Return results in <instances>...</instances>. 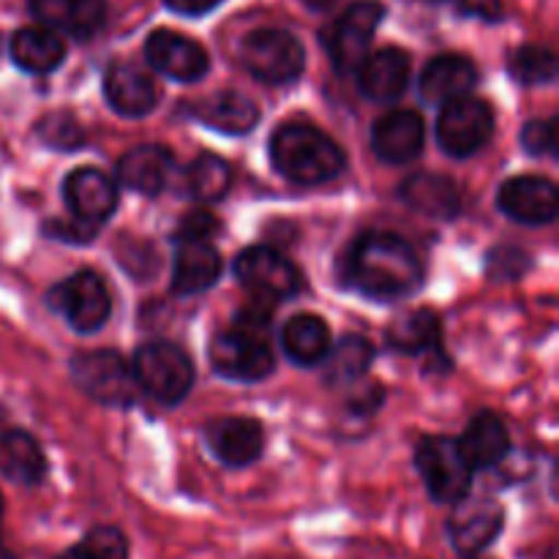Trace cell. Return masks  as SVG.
Segmentation results:
<instances>
[{
    "mask_svg": "<svg viewBox=\"0 0 559 559\" xmlns=\"http://www.w3.org/2000/svg\"><path fill=\"white\" fill-rule=\"evenodd\" d=\"M344 284L371 300H399L424 284V262L391 233H366L344 257Z\"/></svg>",
    "mask_w": 559,
    "mask_h": 559,
    "instance_id": "1",
    "label": "cell"
},
{
    "mask_svg": "<svg viewBox=\"0 0 559 559\" xmlns=\"http://www.w3.org/2000/svg\"><path fill=\"white\" fill-rule=\"evenodd\" d=\"M271 162L287 180L320 186L344 173V151L314 126L287 123L271 136Z\"/></svg>",
    "mask_w": 559,
    "mask_h": 559,
    "instance_id": "2",
    "label": "cell"
},
{
    "mask_svg": "<svg viewBox=\"0 0 559 559\" xmlns=\"http://www.w3.org/2000/svg\"><path fill=\"white\" fill-rule=\"evenodd\" d=\"M131 371H134L140 391L167 407L183 402L194 385V364L178 344L169 342L142 344L136 349Z\"/></svg>",
    "mask_w": 559,
    "mask_h": 559,
    "instance_id": "3",
    "label": "cell"
},
{
    "mask_svg": "<svg viewBox=\"0 0 559 559\" xmlns=\"http://www.w3.org/2000/svg\"><path fill=\"white\" fill-rule=\"evenodd\" d=\"M71 377L82 393L104 407L126 409L140 399V385L131 366L112 349H91L71 358Z\"/></svg>",
    "mask_w": 559,
    "mask_h": 559,
    "instance_id": "4",
    "label": "cell"
},
{
    "mask_svg": "<svg viewBox=\"0 0 559 559\" xmlns=\"http://www.w3.org/2000/svg\"><path fill=\"white\" fill-rule=\"evenodd\" d=\"M240 60L265 85H287L304 74V44L282 27H260L240 44Z\"/></svg>",
    "mask_w": 559,
    "mask_h": 559,
    "instance_id": "5",
    "label": "cell"
},
{
    "mask_svg": "<svg viewBox=\"0 0 559 559\" xmlns=\"http://www.w3.org/2000/svg\"><path fill=\"white\" fill-rule=\"evenodd\" d=\"M415 464H418L426 491L435 502L453 506L469 495L475 469L469 467L467 459L459 451V442L451 437L437 435L420 440L418 451H415Z\"/></svg>",
    "mask_w": 559,
    "mask_h": 559,
    "instance_id": "6",
    "label": "cell"
},
{
    "mask_svg": "<svg viewBox=\"0 0 559 559\" xmlns=\"http://www.w3.org/2000/svg\"><path fill=\"white\" fill-rule=\"evenodd\" d=\"M52 311H58L76 333L102 331L112 314V295L107 282L96 271H80L49 289L47 295Z\"/></svg>",
    "mask_w": 559,
    "mask_h": 559,
    "instance_id": "7",
    "label": "cell"
},
{
    "mask_svg": "<svg viewBox=\"0 0 559 559\" xmlns=\"http://www.w3.org/2000/svg\"><path fill=\"white\" fill-rule=\"evenodd\" d=\"M211 366L224 380L260 382L273 371V349L267 336L233 325L211 342Z\"/></svg>",
    "mask_w": 559,
    "mask_h": 559,
    "instance_id": "8",
    "label": "cell"
},
{
    "mask_svg": "<svg viewBox=\"0 0 559 559\" xmlns=\"http://www.w3.org/2000/svg\"><path fill=\"white\" fill-rule=\"evenodd\" d=\"M495 134V112L486 102L462 96L456 102L442 104L437 118V142L448 156L467 158L478 153Z\"/></svg>",
    "mask_w": 559,
    "mask_h": 559,
    "instance_id": "9",
    "label": "cell"
},
{
    "mask_svg": "<svg viewBox=\"0 0 559 559\" xmlns=\"http://www.w3.org/2000/svg\"><path fill=\"white\" fill-rule=\"evenodd\" d=\"M235 276L251 293V298L282 304L300 289V273L287 257L271 246H251L235 260Z\"/></svg>",
    "mask_w": 559,
    "mask_h": 559,
    "instance_id": "10",
    "label": "cell"
},
{
    "mask_svg": "<svg viewBox=\"0 0 559 559\" xmlns=\"http://www.w3.org/2000/svg\"><path fill=\"white\" fill-rule=\"evenodd\" d=\"M382 16H385V9L377 0H358L338 16L328 36V49H331L333 66L342 74L358 71V66L364 63Z\"/></svg>",
    "mask_w": 559,
    "mask_h": 559,
    "instance_id": "11",
    "label": "cell"
},
{
    "mask_svg": "<svg viewBox=\"0 0 559 559\" xmlns=\"http://www.w3.org/2000/svg\"><path fill=\"white\" fill-rule=\"evenodd\" d=\"M502 524H506V513L495 500L467 495L453 502L448 535H451V544L459 555L478 557L480 551H486L500 538Z\"/></svg>",
    "mask_w": 559,
    "mask_h": 559,
    "instance_id": "12",
    "label": "cell"
},
{
    "mask_svg": "<svg viewBox=\"0 0 559 559\" xmlns=\"http://www.w3.org/2000/svg\"><path fill=\"white\" fill-rule=\"evenodd\" d=\"M145 58L158 74L175 82H197L211 69L205 47L175 31H153L145 41Z\"/></svg>",
    "mask_w": 559,
    "mask_h": 559,
    "instance_id": "13",
    "label": "cell"
},
{
    "mask_svg": "<svg viewBox=\"0 0 559 559\" xmlns=\"http://www.w3.org/2000/svg\"><path fill=\"white\" fill-rule=\"evenodd\" d=\"M497 205L513 222L538 227V224H549L557 218L559 194L551 180L538 178V175H522V178H511L502 183Z\"/></svg>",
    "mask_w": 559,
    "mask_h": 559,
    "instance_id": "14",
    "label": "cell"
},
{
    "mask_svg": "<svg viewBox=\"0 0 559 559\" xmlns=\"http://www.w3.org/2000/svg\"><path fill=\"white\" fill-rule=\"evenodd\" d=\"M63 200L76 222L96 227L118 207V186L102 169L80 167L63 180Z\"/></svg>",
    "mask_w": 559,
    "mask_h": 559,
    "instance_id": "15",
    "label": "cell"
},
{
    "mask_svg": "<svg viewBox=\"0 0 559 559\" xmlns=\"http://www.w3.org/2000/svg\"><path fill=\"white\" fill-rule=\"evenodd\" d=\"M104 96H107L109 107L123 118H142L156 107L158 87L151 71L129 63V60H118L109 66L107 76H104Z\"/></svg>",
    "mask_w": 559,
    "mask_h": 559,
    "instance_id": "16",
    "label": "cell"
},
{
    "mask_svg": "<svg viewBox=\"0 0 559 559\" xmlns=\"http://www.w3.org/2000/svg\"><path fill=\"white\" fill-rule=\"evenodd\" d=\"M426 142L424 118L413 109H393L371 129V147L385 164H409L420 156Z\"/></svg>",
    "mask_w": 559,
    "mask_h": 559,
    "instance_id": "17",
    "label": "cell"
},
{
    "mask_svg": "<svg viewBox=\"0 0 559 559\" xmlns=\"http://www.w3.org/2000/svg\"><path fill=\"white\" fill-rule=\"evenodd\" d=\"M409 55L399 47H382L358 66V87L369 102L393 104L409 85Z\"/></svg>",
    "mask_w": 559,
    "mask_h": 559,
    "instance_id": "18",
    "label": "cell"
},
{
    "mask_svg": "<svg viewBox=\"0 0 559 559\" xmlns=\"http://www.w3.org/2000/svg\"><path fill=\"white\" fill-rule=\"evenodd\" d=\"M213 456L227 467H249L262 456L265 435L254 418H218L205 431Z\"/></svg>",
    "mask_w": 559,
    "mask_h": 559,
    "instance_id": "19",
    "label": "cell"
},
{
    "mask_svg": "<svg viewBox=\"0 0 559 559\" xmlns=\"http://www.w3.org/2000/svg\"><path fill=\"white\" fill-rule=\"evenodd\" d=\"M478 85V69L464 55H440L420 74V98L426 104H448L469 96Z\"/></svg>",
    "mask_w": 559,
    "mask_h": 559,
    "instance_id": "20",
    "label": "cell"
},
{
    "mask_svg": "<svg viewBox=\"0 0 559 559\" xmlns=\"http://www.w3.org/2000/svg\"><path fill=\"white\" fill-rule=\"evenodd\" d=\"M31 11L49 31L91 38L93 33L102 31L107 3L104 0H31Z\"/></svg>",
    "mask_w": 559,
    "mask_h": 559,
    "instance_id": "21",
    "label": "cell"
},
{
    "mask_svg": "<svg viewBox=\"0 0 559 559\" xmlns=\"http://www.w3.org/2000/svg\"><path fill=\"white\" fill-rule=\"evenodd\" d=\"M222 254L211 240H186L178 243L173 267V289L178 295H200L211 289L222 276Z\"/></svg>",
    "mask_w": 559,
    "mask_h": 559,
    "instance_id": "22",
    "label": "cell"
},
{
    "mask_svg": "<svg viewBox=\"0 0 559 559\" xmlns=\"http://www.w3.org/2000/svg\"><path fill=\"white\" fill-rule=\"evenodd\" d=\"M173 175V153L162 145H140L123 153L118 162V180L123 189L156 197Z\"/></svg>",
    "mask_w": 559,
    "mask_h": 559,
    "instance_id": "23",
    "label": "cell"
},
{
    "mask_svg": "<svg viewBox=\"0 0 559 559\" xmlns=\"http://www.w3.org/2000/svg\"><path fill=\"white\" fill-rule=\"evenodd\" d=\"M459 451L467 459L473 469H491L506 462L511 451V437H508L506 424L495 413H478L464 429Z\"/></svg>",
    "mask_w": 559,
    "mask_h": 559,
    "instance_id": "24",
    "label": "cell"
},
{
    "mask_svg": "<svg viewBox=\"0 0 559 559\" xmlns=\"http://www.w3.org/2000/svg\"><path fill=\"white\" fill-rule=\"evenodd\" d=\"M194 118L224 134H246L260 120V107L238 91H222L194 104Z\"/></svg>",
    "mask_w": 559,
    "mask_h": 559,
    "instance_id": "25",
    "label": "cell"
},
{
    "mask_svg": "<svg viewBox=\"0 0 559 559\" xmlns=\"http://www.w3.org/2000/svg\"><path fill=\"white\" fill-rule=\"evenodd\" d=\"M11 60L27 74H49L66 58V41L49 27H22L11 36Z\"/></svg>",
    "mask_w": 559,
    "mask_h": 559,
    "instance_id": "26",
    "label": "cell"
},
{
    "mask_svg": "<svg viewBox=\"0 0 559 559\" xmlns=\"http://www.w3.org/2000/svg\"><path fill=\"white\" fill-rule=\"evenodd\" d=\"M0 475L11 484L36 486L47 475V456L27 431L0 435Z\"/></svg>",
    "mask_w": 559,
    "mask_h": 559,
    "instance_id": "27",
    "label": "cell"
},
{
    "mask_svg": "<svg viewBox=\"0 0 559 559\" xmlns=\"http://www.w3.org/2000/svg\"><path fill=\"white\" fill-rule=\"evenodd\" d=\"M282 347L293 364L306 366V369L320 366L333 347L331 328L322 317L298 314L282 328Z\"/></svg>",
    "mask_w": 559,
    "mask_h": 559,
    "instance_id": "28",
    "label": "cell"
},
{
    "mask_svg": "<svg viewBox=\"0 0 559 559\" xmlns=\"http://www.w3.org/2000/svg\"><path fill=\"white\" fill-rule=\"evenodd\" d=\"M402 200L413 211L435 218H451L462 207V194H459L456 183L451 178H445V175L429 173L409 175L402 183Z\"/></svg>",
    "mask_w": 559,
    "mask_h": 559,
    "instance_id": "29",
    "label": "cell"
},
{
    "mask_svg": "<svg viewBox=\"0 0 559 559\" xmlns=\"http://www.w3.org/2000/svg\"><path fill=\"white\" fill-rule=\"evenodd\" d=\"M388 342L393 349L407 355L429 353L440 342V317L429 309H415L409 314L399 317L388 328Z\"/></svg>",
    "mask_w": 559,
    "mask_h": 559,
    "instance_id": "30",
    "label": "cell"
},
{
    "mask_svg": "<svg viewBox=\"0 0 559 559\" xmlns=\"http://www.w3.org/2000/svg\"><path fill=\"white\" fill-rule=\"evenodd\" d=\"M328 360V382L331 385H349V382L360 380V377L369 371L371 360H374V347H371L369 338L364 336H347L342 338V344L331 347V353L325 355Z\"/></svg>",
    "mask_w": 559,
    "mask_h": 559,
    "instance_id": "31",
    "label": "cell"
},
{
    "mask_svg": "<svg viewBox=\"0 0 559 559\" xmlns=\"http://www.w3.org/2000/svg\"><path fill=\"white\" fill-rule=\"evenodd\" d=\"M233 183V169L224 158L211 156V153H202L200 158H194L186 173V186H189L191 197L200 202H218L224 200V194L229 191Z\"/></svg>",
    "mask_w": 559,
    "mask_h": 559,
    "instance_id": "32",
    "label": "cell"
},
{
    "mask_svg": "<svg viewBox=\"0 0 559 559\" xmlns=\"http://www.w3.org/2000/svg\"><path fill=\"white\" fill-rule=\"evenodd\" d=\"M508 71L522 85H546V82H555L557 76V55L551 49L530 44L511 55Z\"/></svg>",
    "mask_w": 559,
    "mask_h": 559,
    "instance_id": "33",
    "label": "cell"
},
{
    "mask_svg": "<svg viewBox=\"0 0 559 559\" xmlns=\"http://www.w3.org/2000/svg\"><path fill=\"white\" fill-rule=\"evenodd\" d=\"M58 559H129V540L115 527H96Z\"/></svg>",
    "mask_w": 559,
    "mask_h": 559,
    "instance_id": "34",
    "label": "cell"
},
{
    "mask_svg": "<svg viewBox=\"0 0 559 559\" xmlns=\"http://www.w3.org/2000/svg\"><path fill=\"white\" fill-rule=\"evenodd\" d=\"M36 134L44 145L55 147V151H74L85 142L82 123L71 112H47L36 123Z\"/></svg>",
    "mask_w": 559,
    "mask_h": 559,
    "instance_id": "35",
    "label": "cell"
},
{
    "mask_svg": "<svg viewBox=\"0 0 559 559\" xmlns=\"http://www.w3.org/2000/svg\"><path fill=\"white\" fill-rule=\"evenodd\" d=\"M524 151L533 156H555L557 153V120H533L522 131Z\"/></svg>",
    "mask_w": 559,
    "mask_h": 559,
    "instance_id": "36",
    "label": "cell"
},
{
    "mask_svg": "<svg viewBox=\"0 0 559 559\" xmlns=\"http://www.w3.org/2000/svg\"><path fill=\"white\" fill-rule=\"evenodd\" d=\"M222 233V222L207 211H191L183 222L175 229V240L186 243V240H211Z\"/></svg>",
    "mask_w": 559,
    "mask_h": 559,
    "instance_id": "37",
    "label": "cell"
},
{
    "mask_svg": "<svg viewBox=\"0 0 559 559\" xmlns=\"http://www.w3.org/2000/svg\"><path fill=\"white\" fill-rule=\"evenodd\" d=\"M530 267V260L524 251L516 249H497L489 254V273L495 278H502V282H511V278H519Z\"/></svg>",
    "mask_w": 559,
    "mask_h": 559,
    "instance_id": "38",
    "label": "cell"
},
{
    "mask_svg": "<svg viewBox=\"0 0 559 559\" xmlns=\"http://www.w3.org/2000/svg\"><path fill=\"white\" fill-rule=\"evenodd\" d=\"M435 3L448 5L464 16H478V20L497 22L502 20V0H435Z\"/></svg>",
    "mask_w": 559,
    "mask_h": 559,
    "instance_id": "39",
    "label": "cell"
},
{
    "mask_svg": "<svg viewBox=\"0 0 559 559\" xmlns=\"http://www.w3.org/2000/svg\"><path fill=\"white\" fill-rule=\"evenodd\" d=\"M167 9H173L175 14H183V16H202L207 11L216 9L222 0H164Z\"/></svg>",
    "mask_w": 559,
    "mask_h": 559,
    "instance_id": "40",
    "label": "cell"
},
{
    "mask_svg": "<svg viewBox=\"0 0 559 559\" xmlns=\"http://www.w3.org/2000/svg\"><path fill=\"white\" fill-rule=\"evenodd\" d=\"M304 3L314 11H328L331 5H336V0H304Z\"/></svg>",
    "mask_w": 559,
    "mask_h": 559,
    "instance_id": "41",
    "label": "cell"
},
{
    "mask_svg": "<svg viewBox=\"0 0 559 559\" xmlns=\"http://www.w3.org/2000/svg\"><path fill=\"white\" fill-rule=\"evenodd\" d=\"M0 559H16L14 555H11V551L9 549H5V546L3 544H0Z\"/></svg>",
    "mask_w": 559,
    "mask_h": 559,
    "instance_id": "42",
    "label": "cell"
},
{
    "mask_svg": "<svg viewBox=\"0 0 559 559\" xmlns=\"http://www.w3.org/2000/svg\"><path fill=\"white\" fill-rule=\"evenodd\" d=\"M3 511H5V506H3V497H0V524H3Z\"/></svg>",
    "mask_w": 559,
    "mask_h": 559,
    "instance_id": "43",
    "label": "cell"
},
{
    "mask_svg": "<svg viewBox=\"0 0 559 559\" xmlns=\"http://www.w3.org/2000/svg\"><path fill=\"white\" fill-rule=\"evenodd\" d=\"M464 559H475V557H464Z\"/></svg>",
    "mask_w": 559,
    "mask_h": 559,
    "instance_id": "44",
    "label": "cell"
}]
</instances>
